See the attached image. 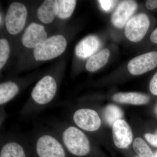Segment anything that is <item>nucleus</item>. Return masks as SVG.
<instances>
[{
	"label": "nucleus",
	"mask_w": 157,
	"mask_h": 157,
	"mask_svg": "<svg viewBox=\"0 0 157 157\" xmlns=\"http://www.w3.org/2000/svg\"><path fill=\"white\" fill-rule=\"evenodd\" d=\"M53 130L59 135L69 154L84 157L91 151L89 138L82 130L73 124L61 123L56 124Z\"/></svg>",
	"instance_id": "1"
},
{
	"label": "nucleus",
	"mask_w": 157,
	"mask_h": 157,
	"mask_svg": "<svg viewBox=\"0 0 157 157\" xmlns=\"http://www.w3.org/2000/svg\"><path fill=\"white\" fill-rule=\"evenodd\" d=\"M29 141L31 150L36 157H68L69 154L53 129L38 131Z\"/></svg>",
	"instance_id": "2"
},
{
	"label": "nucleus",
	"mask_w": 157,
	"mask_h": 157,
	"mask_svg": "<svg viewBox=\"0 0 157 157\" xmlns=\"http://www.w3.org/2000/svg\"><path fill=\"white\" fill-rule=\"evenodd\" d=\"M67 41L62 35H56L45 39L34 48V57L37 61H45L55 58L63 53Z\"/></svg>",
	"instance_id": "3"
},
{
	"label": "nucleus",
	"mask_w": 157,
	"mask_h": 157,
	"mask_svg": "<svg viewBox=\"0 0 157 157\" xmlns=\"http://www.w3.org/2000/svg\"><path fill=\"white\" fill-rule=\"evenodd\" d=\"M31 149L29 140L18 135H2L1 137L0 157H28Z\"/></svg>",
	"instance_id": "4"
},
{
	"label": "nucleus",
	"mask_w": 157,
	"mask_h": 157,
	"mask_svg": "<svg viewBox=\"0 0 157 157\" xmlns=\"http://www.w3.org/2000/svg\"><path fill=\"white\" fill-rule=\"evenodd\" d=\"M72 124L82 131L94 132L101 128V120L98 113L90 108L76 109L71 116Z\"/></svg>",
	"instance_id": "5"
},
{
	"label": "nucleus",
	"mask_w": 157,
	"mask_h": 157,
	"mask_svg": "<svg viewBox=\"0 0 157 157\" xmlns=\"http://www.w3.org/2000/svg\"><path fill=\"white\" fill-rule=\"evenodd\" d=\"M27 16V10L23 4L17 2L9 6L6 17V29L9 33L16 35L22 30Z\"/></svg>",
	"instance_id": "6"
},
{
	"label": "nucleus",
	"mask_w": 157,
	"mask_h": 157,
	"mask_svg": "<svg viewBox=\"0 0 157 157\" xmlns=\"http://www.w3.org/2000/svg\"><path fill=\"white\" fill-rule=\"evenodd\" d=\"M149 25V19L146 14H137L131 17L125 26V35L132 42H139L146 35Z\"/></svg>",
	"instance_id": "7"
},
{
	"label": "nucleus",
	"mask_w": 157,
	"mask_h": 157,
	"mask_svg": "<svg viewBox=\"0 0 157 157\" xmlns=\"http://www.w3.org/2000/svg\"><path fill=\"white\" fill-rule=\"evenodd\" d=\"M157 67V52H151L132 59L128 65L131 74L139 75L153 70Z\"/></svg>",
	"instance_id": "8"
},
{
	"label": "nucleus",
	"mask_w": 157,
	"mask_h": 157,
	"mask_svg": "<svg viewBox=\"0 0 157 157\" xmlns=\"http://www.w3.org/2000/svg\"><path fill=\"white\" fill-rule=\"evenodd\" d=\"M112 133L114 143L118 148H128L132 143V130L124 120H119L114 123L112 126Z\"/></svg>",
	"instance_id": "9"
},
{
	"label": "nucleus",
	"mask_w": 157,
	"mask_h": 157,
	"mask_svg": "<svg viewBox=\"0 0 157 157\" xmlns=\"http://www.w3.org/2000/svg\"><path fill=\"white\" fill-rule=\"evenodd\" d=\"M47 39V34L44 27L32 23L26 29L21 41L27 48H35Z\"/></svg>",
	"instance_id": "10"
},
{
	"label": "nucleus",
	"mask_w": 157,
	"mask_h": 157,
	"mask_svg": "<svg viewBox=\"0 0 157 157\" xmlns=\"http://www.w3.org/2000/svg\"><path fill=\"white\" fill-rule=\"evenodd\" d=\"M137 9L135 1H124L118 5L111 17L113 25L121 29L126 25Z\"/></svg>",
	"instance_id": "11"
},
{
	"label": "nucleus",
	"mask_w": 157,
	"mask_h": 157,
	"mask_svg": "<svg viewBox=\"0 0 157 157\" xmlns=\"http://www.w3.org/2000/svg\"><path fill=\"white\" fill-rule=\"evenodd\" d=\"M101 43L100 39L95 36L86 37L76 45L75 53L78 57L86 59L91 57L100 48Z\"/></svg>",
	"instance_id": "12"
},
{
	"label": "nucleus",
	"mask_w": 157,
	"mask_h": 157,
	"mask_svg": "<svg viewBox=\"0 0 157 157\" xmlns=\"http://www.w3.org/2000/svg\"><path fill=\"white\" fill-rule=\"evenodd\" d=\"M58 13V4L56 0H46L37 10V16L41 22L48 24L52 22Z\"/></svg>",
	"instance_id": "13"
},
{
	"label": "nucleus",
	"mask_w": 157,
	"mask_h": 157,
	"mask_svg": "<svg viewBox=\"0 0 157 157\" xmlns=\"http://www.w3.org/2000/svg\"><path fill=\"white\" fill-rule=\"evenodd\" d=\"M20 90L18 85L14 82L9 81L0 84V105L1 109L15 98Z\"/></svg>",
	"instance_id": "14"
},
{
	"label": "nucleus",
	"mask_w": 157,
	"mask_h": 157,
	"mask_svg": "<svg viewBox=\"0 0 157 157\" xmlns=\"http://www.w3.org/2000/svg\"><path fill=\"white\" fill-rule=\"evenodd\" d=\"M113 101L119 103L142 105L147 104L150 98L147 95L137 93H119L114 95Z\"/></svg>",
	"instance_id": "15"
},
{
	"label": "nucleus",
	"mask_w": 157,
	"mask_h": 157,
	"mask_svg": "<svg viewBox=\"0 0 157 157\" xmlns=\"http://www.w3.org/2000/svg\"><path fill=\"white\" fill-rule=\"evenodd\" d=\"M110 56V52L105 48L90 57L86 64V68L90 72H94L103 67L107 64Z\"/></svg>",
	"instance_id": "16"
},
{
	"label": "nucleus",
	"mask_w": 157,
	"mask_h": 157,
	"mask_svg": "<svg viewBox=\"0 0 157 157\" xmlns=\"http://www.w3.org/2000/svg\"><path fill=\"white\" fill-rule=\"evenodd\" d=\"M103 115L105 122L110 126H113L115 122L122 119L124 113L120 107L109 104L104 108Z\"/></svg>",
	"instance_id": "17"
},
{
	"label": "nucleus",
	"mask_w": 157,
	"mask_h": 157,
	"mask_svg": "<svg viewBox=\"0 0 157 157\" xmlns=\"http://www.w3.org/2000/svg\"><path fill=\"white\" fill-rule=\"evenodd\" d=\"M58 13L57 16L62 19H66L70 17L73 14L76 1L75 0H59Z\"/></svg>",
	"instance_id": "18"
},
{
	"label": "nucleus",
	"mask_w": 157,
	"mask_h": 157,
	"mask_svg": "<svg viewBox=\"0 0 157 157\" xmlns=\"http://www.w3.org/2000/svg\"><path fill=\"white\" fill-rule=\"evenodd\" d=\"M134 150L140 157H154V154L143 139L137 137L133 142Z\"/></svg>",
	"instance_id": "19"
},
{
	"label": "nucleus",
	"mask_w": 157,
	"mask_h": 157,
	"mask_svg": "<svg viewBox=\"0 0 157 157\" xmlns=\"http://www.w3.org/2000/svg\"><path fill=\"white\" fill-rule=\"evenodd\" d=\"M10 53L9 42L6 39L0 40V69L5 66Z\"/></svg>",
	"instance_id": "20"
},
{
	"label": "nucleus",
	"mask_w": 157,
	"mask_h": 157,
	"mask_svg": "<svg viewBox=\"0 0 157 157\" xmlns=\"http://www.w3.org/2000/svg\"><path fill=\"white\" fill-rule=\"evenodd\" d=\"M144 137L151 145L157 147V130L154 134L147 133L144 135Z\"/></svg>",
	"instance_id": "21"
},
{
	"label": "nucleus",
	"mask_w": 157,
	"mask_h": 157,
	"mask_svg": "<svg viewBox=\"0 0 157 157\" xmlns=\"http://www.w3.org/2000/svg\"><path fill=\"white\" fill-rule=\"evenodd\" d=\"M149 88L152 94L157 95V72L155 73L151 80Z\"/></svg>",
	"instance_id": "22"
},
{
	"label": "nucleus",
	"mask_w": 157,
	"mask_h": 157,
	"mask_svg": "<svg viewBox=\"0 0 157 157\" xmlns=\"http://www.w3.org/2000/svg\"><path fill=\"white\" fill-rule=\"evenodd\" d=\"M101 8L106 11H108L111 9L113 5L115 3L116 1H108V0H101L98 1Z\"/></svg>",
	"instance_id": "23"
},
{
	"label": "nucleus",
	"mask_w": 157,
	"mask_h": 157,
	"mask_svg": "<svg viewBox=\"0 0 157 157\" xmlns=\"http://www.w3.org/2000/svg\"><path fill=\"white\" fill-rule=\"evenodd\" d=\"M145 6L147 9L152 10L157 8V0H148L147 1Z\"/></svg>",
	"instance_id": "24"
},
{
	"label": "nucleus",
	"mask_w": 157,
	"mask_h": 157,
	"mask_svg": "<svg viewBox=\"0 0 157 157\" xmlns=\"http://www.w3.org/2000/svg\"><path fill=\"white\" fill-rule=\"evenodd\" d=\"M150 39L152 42L157 44V28L152 33L151 35Z\"/></svg>",
	"instance_id": "25"
},
{
	"label": "nucleus",
	"mask_w": 157,
	"mask_h": 157,
	"mask_svg": "<svg viewBox=\"0 0 157 157\" xmlns=\"http://www.w3.org/2000/svg\"><path fill=\"white\" fill-rule=\"evenodd\" d=\"M154 157H157V151H155L154 154Z\"/></svg>",
	"instance_id": "26"
},
{
	"label": "nucleus",
	"mask_w": 157,
	"mask_h": 157,
	"mask_svg": "<svg viewBox=\"0 0 157 157\" xmlns=\"http://www.w3.org/2000/svg\"><path fill=\"white\" fill-rule=\"evenodd\" d=\"M155 111H156V113L157 114V107H156V108H155Z\"/></svg>",
	"instance_id": "27"
},
{
	"label": "nucleus",
	"mask_w": 157,
	"mask_h": 157,
	"mask_svg": "<svg viewBox=\"0 0 157 157\" xmlns=\"http://www.w3.org/2000/svg\"><path fill=\"white\" fill-rule=\"evenodd\" d=\"M140 157L138 156H136V157Z\"/></svg>",
	"instance_id": "28"
}]
</instances>
